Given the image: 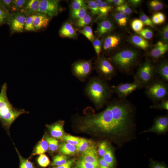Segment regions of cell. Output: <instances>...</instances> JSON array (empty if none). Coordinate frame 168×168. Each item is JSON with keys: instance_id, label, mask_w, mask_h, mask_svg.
<instances>
[{"instance_id": "cell-1", "label": "cell", "mask_w": 168, "mask_h": 168, "mask_svg": "<svg viewBox=\"0 0 168 168\" xmlns=\"http://www.w3.org/2000/svg\"><path fill=\"white\" fill-rule=\"evenodd\" d=\"M107 104L100 112L105 135L112 136L119 148L134 138L136 109L126 99L115 98Z\"/></svg>"}, {"instance_id": "cell-2", "label": "cell", "mask_w": 168, "mask_h": 168, "mask_svg": "<svg viewBox=\"0 0 168 168\" xmlns=\"http://www.w3.org/2000/svg\"><path fill=\"white\" fill-rule=\"evenodd\" d=\"M84 93L97 109L108 103L113 93L107 81L99 77L90 78L84 90Z\"/></svg>"}, {"instance_id": "cell-3", "label": "cell", "mask_w": 168, "mask_h": 168, "mask_svg": "<svg viewBox=\"0 0 168 168\" xmlns=\"http://www.w3.org/2000/svg\"><path fill=\"white\" fill-rule=\"evenodd\" d=\"M7 84L3 83L0 92V121L3 126L8 128L14 121L20 115L29 112L24 109L14 108L7 97Z\"/></svg>"}, {"instance_id": "cell-4", "label": "cell", "mask_w": 168, "mask_h": 168, "mask_svg": "<svg viewBox=\"0 0 168 168\" xmlns=\"http://www.w3.org/2000/svg\"><path fill=\"white\" fill-rule=\"evenodd\" d=\"M139 57L136 51L126 49L117 53L109 59L122 72L128 73L137 63Z\"/></svg>"}, {"instance_id": "cell-5", "label": "cell", "mask_w": 168, "mask_h": 168, "mask_svg": "<svg viewBox=\"0 0 168 168\" xmlns=\"http://www.w3.org/2000/svg\"><path fill=\"white\" fill-rule=\"evenodd\" d=\"M145 87L147 96L155 103L167 99L168 84L163 80L154 79Z\"/></svg>"}, {"instance_id": "cell-6", "label": "cell", "mask_w": 168, "mask_h": 168, "mask_svg": "<svg viewBox=\"0 0 168 168\" xmlns=\"http://www.w3.org/2000/svg\"><path fill=\"white\" fill-rule=\"evenodd\" d=\"M94 68L98 76L106 81H110L116 74L113 63L109 59L103 56H100L96 59Z\"/></svg>"}, {"instance_id": "cell-7", "label": "cell", "mask_w": 168, "mask_h": 168, "mask_svg": "<svg viewBox=\"0 0 168 168\" xmlns=\"http://www.w3.org/2000/svg\"><path fill=\"white\" fill-rule=\"evenodd\" d=\"M155 68L148 59H147L139 68L134 76V81L146 86L155 79Z\"/></svg>"}, {"instance_id": "cell-8", "label": "cell", "mask_w": 168, "mask_h": 168, "mask_svg": "<svg viewBox=\"0 0 168 168\" xmlns=\"http://www.w3.org/2000/svg\"><path fill=\"white\" fill-rule=\"evenodd\" d=\"M92 59L88 60H79L72 66V75L82 82L86 81L92 70Z\"/></svg>"}, {"instance_id": "cell-9", "label": "cell", "mask_w": 168, "mask_h": 168, "mask_svg": "<svg viewBox=\"0 0 168 168\" xmlns=\"http://www.w3.org/2000/svg\"><path fill=\"white\" fill-rule=\"evenodd\" d=\"M113 93H115L119 98L125 99L134 91L144 87L134 81L132 83H120L111 86Z\"/></svg>"}, {"instance_id": "cell-10", "label": "cell", "mask_w": 168, "mask_h": 168, "mask_svg": "<svg viewBox=\"0 0 168 168\" xmlns=\"http://www.w3.org/2000/svg\"><path fill=\"white\" fill-rule=\"evenodd\" d=\"M28 16L23 12L11 13L7 23L12 33H21L24 31V26Z\"/></svg>"}, {"instance_id": "cell-11", "label": "cell", "mask_w": 168, "mask_h": 168, "mask_svg": "<svg viewBox=\"0 0 168 168\" xmlns=\"http://www.w3.org/2000/svg\"><path fill=\"white\" fill-rule=\"evenodd\" d=\"M59 1L57 0H40V11L50 18L58 13L60 10Z\"/></svg>"}, {"instance_id": "cell-12", "label": "cell", "mask_w": 168, "mask_h": 168, "mask_svg": "<svg viewBox=\"0 0 168 168\" xmlns=\"http://www.w3.org/2000/svg\"><path fill=\"white\" fill-rule=\"evenodd\" d=\"M168 130V117L167 115L158 116L155 119L153 125L150 128L141 133L153 132L157 134H165Z\"/></svg>"}, {"instance_id": "cell-13", "label": "cell", "mask_w": 168, "mask_h": 168, "mask_svg": "<svg viewBox=\"0 0 168 168\" xmlns=\"http://www.w3.org/2000/svg\"><path fill=\"white\" fill-rule=\"evenodd\" d=\"M82 153L80 159L99 167L97 152L94 145Z\"/></svg>"}, {"instance_id": "cell-14", "label": "cell", "mask_w": 168, "mask_h": 168, "mask_svg": "<svg viewBox=\"0 0 168 168\" xmlns=\"http://www.w3.org/2000/svg\"><path fill=\"white\" fill-rule=\"evenodd\" d=\"M115 26L111 20L105 19L98 23V26L95 32L98 36H100L109 33L114 30Z\"/></svg>"}, {"instance_id": "cell-15", "label": "cell", "mask_w": 168, "mask_h": 168, "mask_svg": "<svg viewBox=\"0 0 168 168\" xmlns=\"http://www.w3.org/2000/svg\"><path fill=\"white\" fill-rule=\"evenodd\" d=\"M168 50V44L161 41H158L149 54L151 58L157 59L162 57Z\"/></svg>"}, {"instance_id": "cell-16", "label": "cell", "mask_w": 168, "mask_h": 168, "mask_svg": "<svg viewBox=\"0 0 168 168\" xmlns=\"http://www.w3.org/2000/svg\"><path fill=\"white\" fill-rule=\"evenodd\" d=\"M20 12L24 13L27 16L40 13V0H27L24 7Z\"/></svg>"}, {"instance_id": "cell-17", "label": "cell", "mask_w": 168, "mask_h": 168, "mask_svg": "<svg viewBox=\"0 0 168 168\" xmlns=\"http://www.w3.org/2000/svg\"><path fill=\"white\" fill-rule=\"evenodd\" d=\"M50 18L48 16L41 13L35 15L33 23L36 31L46 28Z\"/></svg>"}, {"instance_id": "cell-18", "label": "cell", "mask_w": 168, "mask_h": 168, "mask_svg": "<svg viewBox=\"0 0 168 168\" xmlns=\"http://www.w3.org/2000/svg\"><path fill=\"white\" fill-rule=\"evenodd\" d=\"M121 40L119 36L116 35H109L105 38L103 47L104 50L110 51L116 48L119 44Z\"/></svg>"}, {"instance_id": "cell-19", "label": "cell", "mask_w": 168, "mask_h": 168, "mask_svg": "<svg viewBox=\"0 0 168 168\" xmlns=\"http://www.w3.org/2000/svg\"><path fill=\"white\" fill-rule=\"evenodd\" d=\"M59 35L63 37L74 38L77 34L72 25L68 22H65L62 25L59 30Z\"/></svg>"}, {"instance_id": "cell-20", "label": "cell", "mask_w": 168, "mask_h": 168, "mask_svg": "<svg viewBox=\"0 0 168 168\" xmlns=\"http://www.w3.org/2000/svg\"><path fill=\"white\" fill-rule=\"evenodd\" d=\"M63 121H59L55 123L48 125L51 136L55 138H62L63 136Z\"/></svg>"}, {"instance_id": "cell-21", "label": "cell", "mask_w": 168, "mask_h": 168, "mask_svg": "<svg viewBox=\"0 0 168 168\" xmlns=\"http://www.w3.org/2000/svg\"><path fill=\"white\" fill-rule=\"evenodd\" d=\"M102 158L109 165L110 168H115L116 166V162L114 149L109 145Z\"/></svg>"}, {"instance_id": "cell-22", "label": "cell", "mask_w": 168, "mask_h": 168, "mask_svg": "<svg viewBox=\"0 0 168 168\" xmlns=\"http://www.w3.org/2000/svg\"><path fill=\"white\" fill-rule=\"evenodd\" d=\"M155 71L166 82L168 81V63L167 61L160 63L155 68Z\"/></svg>"}, {"instance_id": "cell-23", "label": "cell", "mask_w": 168, "mask_h": 168, "mask_svg": "<svg viewBox=\"0 0 168 168\" xmlns=\"http://www.w3.org/2000/svg\"><path fill=\"white\" fill-rule=\"evenodd\" d=\"M131 42L137 47L145 49L149 46L148 42L141 36L132 35L130 39Z\"/></svg>"}, {"instance_id": "cell-24", "label": "cell", "mask_w": 168, "mask_h": 168, "mask_svg": "<svg viewBox=\"0 0 168 168\" xmlns=\"http://www.w3.org/2000/svg\"><path fill=\"white\" fill-rule=\"evenodd\" d=\"M60 152L64 155H72L77 151L76 147L68 142L61 143L59 147Z\"/></svg>"}, {"instance_id": "cell-25", "label": "cell", "mask_w": 168, "mask_h": 168, "mask_svg": "<svg viewBox=\"0 0 168 168\" xmlns=\"http://www.w3.org/2000/svg\"><path fill=\"white\" fill-rule=\"evenodd\" d=\"M49 148L48 142L45 139L43 138L36 145L32 155H40L44 154L48 150Z\"/></svg>"}, {"instance_id": "cell-26", "label": "cell", "mask_w": 168, "mask_h": 168, "mask_svg": "<svg viewBox=\"0 0 168 168\" xmlns=\"http://www.w3.org/2000/svg\"><path fill=\"white\" fill-rule=\"evenodd\" d=\"M27 1V0H12L10 12L14 13L21 11Z\"/></svg>"}, {"instance_id": "cell-27", "label": "cell", "mask_w": 168, "mask_h": 168, "mask_svg": "<svg viewBox=\"0 0 168 168\" xmlns=\"http://www.w3.org/2000/svg\"><path fill=\"white\" fill-rule=\"evenodd\" d=\"M97 3L99 8L100 16L107 15L113 8L110 4L106 1L101 0L97 2Z\"/></svg>"}, {"instance_id": "cell-28", "label": "cell", "mask_w": 168, "mask_h": 168, "mask_svg": "<svg viewBox=\"0 0 168 168\" xmlns=\"http://www.w3.org/2000/svg\"><path fill=\"white\" fill-rule=\"evenodd\" d=\"M92 18L91 15L86 14L83 17L76 20L75 26L78 28L84 27L90 24L92 21Z\"/></svg>"}, {"instance_id": "cell-29", "label": "cell", "mask_w": 168, "mask_h": 168, "mask_svg": "<svg viewBox=\"0 0 168 168\" xmlns=\"http://www.w3.org/2000/svg\"><path fill=\"white\" fill-rule=\"evenodd\" d=\"M88 8L87 6L79 9L71 10L70 16L71 18L74 20H77L83 17L87 14Z\"/></svg>"}, {"instance_id": "cell-30", "label": "cell", "mask_w": 168, "mask_h": 168, "mask_svg": "<svg viewBox=\"0 0 168 168\" xmlns=\"http://www.w3.org/2000/svg\"><path fill=\"white\" fill-rule=\"evenodd\" d=\"M93 145V144L92 145L91 142L89 140L81 138L80 142L76 147L77 151L83 153Z\"/></svg>"}, {"instance_id": "cell-31", "label": "cell", "mask_w": 168, "mask_h": 168, "mask_svg": "<svg viewBox=\"0 0 168 168\" xmlns=\"http://www.w3.org/2000/svg\"><path fill=\"white\" fill-rule=\"evenodd\" d=\"M113 17L118 23L121 26H124L127 23V17L126 15L124 13L116 12L113 14Z\"/></svg>"}, {"instance_id": "cell-32", "label": "cell", "mask_w": 168, "mask_h": 168, "mask_svg": "<svg viewBox=\"0 0 168 168\" xmlns=\"http://www.w3.org/2000/svg\"><path fill=\"white\" fill-rule=\"evenodd\" d=\"M68 159V157L63 155H57L54 157L51 165L54 166L62 165L67 162Z\"/></svg>"}, {"instance_id": "cell-33", "label": "cell", "mask_w": 168, "mask_h": 168, "mask_svg": "<svg viewBox=\"0 0 168 168\" xmlns=\"http://www.w3.org/2000/svg\"><path fill=\"white\" fill-rule=\"evenodd\" d=\"M11 13L8 10L0 6V26L7 24Z\"/></svg>"}, {"instance_id": "cell-34", "label": "cell", "mask_w": 168, "mask_h": 168, "mask_svg": "<svg viewBox=\"0 0 168 168\" xmlns=\"http://www.w3.org/2000/svg\"><path fill=\"white\" fill-rule=\"evenodd\" d=\"M78 31L91 42H92L95 39L92 28L90 26H86L82 30H78Z\"/></svg>"}, {"instance_id": "cell-35", "label": "cell", "mask_w": 168, "mask_h": 168, "mask_svg": "<svg viewBox=\"0 0 168 168\" xmlns=\"http://www.w3.org/2000/svg\"><path fill=\"white\" fill-rule=\"evenodd\" d=\"M85 2L87 6L91 10V14L93 15H99L100 13L99 8L95 0H86Z\"/></svg>"}, {"instance_id": "cell-36", "label": "cell", "mask_w": 168, "mask_h": 168, "mask_svg": "<svg viewBox=\"0 0 168 168\" xmlns=\"http://www.w3.org/2000/svg\"><path fill=\"white\" fill-rule=\"evenodd\" d=\"M45 139L48 142L49 148L52 152H55L57 150L58 147V141L55 138L46 136Z\"/></svg>"}, {"instance_id": "cell-37", "label": "cell", "mask_w": 168, "mask_h": 168, "mask_svg": "<svg viewBox=\"0 0 168 168\" xmlns=\"http://www.w3.org/2000/svg\"><path fill=\"white\" fill-rule=\"evenodd\" d=\"M35 15L27 16L24 26V31H36L33 25V19Z\"/></svg>"}, {"instance_id": "cell-38", "label": "cell", "mask_w": 168, "mask_h": 168, "mask_svg": "<svg viewBox=\"0 0 168 168\" xmlns=\"http://www.w3.org/2000/svg\"><path fill=\"white\" fill-rule=\"evenodd\" d=\"M17 151L20 160L19 168H35L33 163L28 160L23 158L20 155L18 151Z\"/></svg>"}, {"instance_id": "cell-39", "label": "cell", "mask_w": 168, "mask_h": 168, "mask_svg": "<svg viewBox=\"0 0 168 168\" xmlns=\"http://www.w3.org/2000/svg\"><path fill=\"white\" fill-rule=\"evenodd\" d=\"M62 139L67 142L76 147L80 142L81 138L69 135H63Z\"/></svg>"}, {"instance_id": "cell-40", "label": "cell", "mask_w": 168, "mask_h": 168, "mask_svg": "<svg viewBox=\"0 0 168 168\" xmlns=\"http://www.w3.org/2000/svg\"><path fill=\"white\" fill-rule=\"evenodd\" d=\"M37 162L41 167H45L50 163V161L48 157L45 154L40 155L37 159Z\"/></svg>"}, {"instance_id": "cell-41", "label": "cell", "mask_w": 168, "mask_h": 168, "mask_svg": "<svg viewBox=\"0 0 168 168\" xmlns=\"http://www.w3.org/2000/svg\"><path fill=\"white\" fill-rule=\"evenodd\" d=\"M150 108L154 109L159 110H168V100L167 99L162 100L155 103L154 104L150 106Z\"/></svg>"}, {"instance_id": "cell-42", "label": "cell", "mask_w": 168, "mask_h": 168, "mask_svg": "<svg viewBox=\"0 0 168 168\" xmlns=\"http://www.w3.org/2000/svg\"><path fill=\"white\" fill-rule=\"evenodd\" d=\"M74 168H99L96 166L79 159L76 163Z\"/></svg>"}, {"instance_id": "cell-43", "label": "cell", "mask_w": 168, "mask_h": 168, "mask_svg": "<svg viewBox=\"0 0 168 168\" xmlns=\"http://www.w3.org/2000/svg\"><path fill=\"white\" fill-rule=\"evenodd\" d=\"M144 25L142 21L139 19H138L133 20L131 24L132 29L137 33L143 29Z\"/></svg>"}, {"instance_id": "cell-44", "label": "cell", "mask_w": 168, "mask_h": 168, "mask_svg": "<svg viewBox=\"0 0 168 168\" xmlns=\"http://www.w3.org/2000/svg\"><path fill=\"white\" fill-rule=\"evenodd\" d=\"M149 5L151 8L155 11L161 10L163 7L162 3L157 0H152L149 2Z\"/></svg>"}, {"instance_id": "cell-45", "label": "cell", "mask_w": 168, "mask_h": 168, "mask_svg": "<svg viewBox=\"0 0 168 168\" xmlns=\"http://www.w3.org/2000/svg\"><path fill=\"white\" fill-rule=\"evenodd\" d=\"M85 1L83 0H74L71 3V10H75L86 6Z\"/></svg>"}, {"instance_id": "cell-46", "label": "cell", "mask_w": 168, "mask_h": 168, "mask_svg": "<svg viewBox=\"0 0 168 168\" xmlns=\"http://www.w3.org/2000/svg\"><path fill=\"white\" fill-rule=\"evenodd\" d=\"M109 145L108 142L106 141H103L100 143L97 151L100 156L102 157L104 155Z\"/></svg>"}, {"instance_id": "cell-47", "label": "cell", "mask_w": 168, "mask_h": 168, "mask_svg": "<svg viewBox=\"0 0 168 168\" xmlns=\"http://www.w3.org/2000/svg\"><path fill=\"white\" fill-rule=\"evenodd\" d=\"M92 42L97 58H99L100 56L101 50V41L98 38H95Z\"/></svg>"}, {"instance_id": "cell-48", "label": "cell", "mask_w": 168, "mask_h": 168, "mask_svg": "<svg viewBox=\"0 0 168 168\" xmlns=\"http://www.w3.org/2000/svg\"><path fill=\"white\" fill-rule=\"evenodd\" d=\"M138 33L144 39H151L153 36V33L152 30L147 28L143 29L140 31L138 32Z\"/></svg>"}, {"instance_id": "cell-49", "label": "cell", "mask_w": 168, "mask_h": 168, "mask_svg": "<svg viewBox=\"0 0 168 168\" xmlns=\"http://www.w3.org/2000/svg\"><path fill=\"white\" fill-rule=\"evenodd\" d=\"M139 19L144 24L150 26L152 27H154V24L153 23L152 20L145 13L142 12L140 14Z\"/></svg>"}, {"instance_id": "cell-50", "label": "cell", "mask_w": 168, "mask_h": 168, "mask_svg": "<svg viewBox=\"0 0 168 168\" xmlns=\"http://www.w3.org/2000/svg\"><path fill=\"white\" fill-rule=\"evenodd\" d=\"M149 168H168L163 162L154 161L152 159H150Z\"/></svg>"}, {"instance_id": "cell-51", "label": "cell", "mask_w": 168, "mask_h": 168, "mask_svg": "<svg viewBox=\"0 0 168 168\" xmlns=\"http://www.w3.org/2000/svg\"><path fill=\"white\" fill-rule=\"evenodd\" d=\"M12 1V0H0V6L10 12Z\"/></svg>"}, {"instance_id": "cell-52", "label": "cell", "mask_w": 168, "mask_h": 168, "mask_svg": "<svg viewBox=\"0 0 168 168\" xmlns=\"http://www.w3.org/2000/svg\"><path fill=\"white\" fill-rule=\"evenodd\" d=\"M161 36L162 39L165 43L168 41V26L166 25L162 28L161 32Z\"/></svg>"}, {"instance_id": "cell-53", "label": "cell", "mask_w": 168, "mask_h": 168, "mask_svg": "<svg viewBox=\"0 0 168 168\" xmlns=\"http://www.w3.org/2000/svg\"><path fill=\"white\" fill-rule=\"evenodd\" d=\"M75 161L74 159L68 160L65 164L60 166H54L53 168H71Z\"/></svg>"}, {"instance_id": "cell-54", "label": "cell", "mask_w": 168, "mask_h": 168, "mask_svg": "<svg viewBox=\"0 0 168 168\" xmlns=\"http://www.w3.org/2000/svg\"><path fill=\"white\" fill-rule=\"evenodd\" d=\"M121 6L123 10L124 14L126 15H129L131 13L132 11L127 4L124 3Z\"/></svg>"}, {"instance_id": "cell-55", "label": "cell", "mask_w": 168, "mask_h": 168, "mask_svg": "<svg viewBox=\"0 0 168 168\" xmlns=\"http://www.w3.org/2000/svg\"><path fill=\"white\" fill-rule=\"evenodd\" d=\"M106 2L110 4H113L117 6H121L124 3V0H107Z\"/></svg>"}, {"instance_id": "cell-56", "label": "cell", "mask_w": 168, "mask_h": 168, "mask_svg": "<svg viewBox=\"0 0 168 168\" xmlns=\"http://www.w3.org/2000/svg\"><path fill=\"white\" fill-rule=\"evenodd\" d=\"M99 168H110L109 165L103 160L102 157L98 159Z\"/></svg>"}, {"instance_id": "cell-57", "label": "cell", "mask_w": 168, "mask_h": 168, "mask_svg": "<svg viewBox=\"0 0 168 168\" xmlns=\"http://www.w3.org/2000/svg\"><path fill=\"white\" fill-rule=\"evenodd\" d=\"M157 16L160 24H161L164 22L166 20L165 16L164 15L162 12H158L156 13Z\"/></svg>"}, {"instance_id": "cell-58", "label": "cell", "mask_w": 168, "mask_h": 168, "mask_svg": "<svg viewBox=\"0 0 168 168\" xmlns=\"http://www.w3.org/2000/svg\"><path fill=\"white\" fill-rule=\"evenodd\" d=\"M152 21L153 24H160L159 20L156 14H154L152 16Z\"/></svg>"}, {"instance_id": "cell-59", "label": "cell", "mask_w": 168, "mask_h": 168, "mask_svg": "<svg viewBox=\"0 0 168 168\" xmlns=\"http://www.w3.org/2000/svg\"><path fill=\"white\" fill-rule=\"evenodd\" d=\"M141 1L140 0H129L128 2L132 5L135 6L139 4Z\"/></svg>"}]
</instances>
